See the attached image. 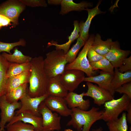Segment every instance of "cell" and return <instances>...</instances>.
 <instances>
[{
    "instance_id": "obj_20",
    "label": "cell",
    "mask_w": 131,
    "mask_h": 131,
    "mask_svg": "<svg viewBox=\"0 0 131 131\" xmlns=\"http://www.w3.org/2000/svg\"><path fill=\"white\" fill-rule=\"evenodd\" d=\"M31 70L8 78L4 95L11 90L25 83H29Z\"/></svg>"
},
{
    "instance_id": "obj_18",
    "label": "cell",
    "mask_w": 131,
    "mask_h": 131,
    "mask_svg": "<svg viewBox=\"0 0 131 131\" xmlns=\"http://www.w3.org/2000/svg\"><path fill=\"white\" fill-rule=\"evenodd\" d=\"M18 121L32 125L36 131H42V121L41 116H38L29 113H22L15 115L7 125H11Z\"/></svg>"
},
{
    "instance_id": "obj_10",
    "label": "cell",
    "mask_w": 131,
    "mask_h": 131,
    "mask_svg": "<svg viewBox=\"0 0 131 131\" xmlns=\"http://www.w3.org/2000/svg\"><path fill=\"white\" fill-rule=\"evenodd\" d=\"M84 73L77 69L65 70L60 75L61 81L69 92L73 91L83 81L85 77Z\"/></svg>"
},
{
    "instance_id": "obj_19",
    "label": "cell",
    "mask_w": 131,
    "mask_h": 131,
    "mask_svg": "<svg viewBox=\"0 0 131 131\" xmlns=\"http://www.w3.org/2000/svg\"><path fill=\"white\" fill-rule=\"evenodd\" d=\"M61 5L59 14L63 15L72 11H82L88 7H92L93 4L87 1H83L76 3L72 0H62Z\"/></svg>"
},
{
    "instance_id": "obj_16",
    "label": "cell",
    "mask_w": 131,
    "mask_h": 131,
    "mask_svg": "<svg viewBox=\"0 0 131 131\" xmlns=\"http://www.w3.org/2000/svg\"><path fill=\"white\" fill-rule=\"evenodd\" d=\"M84 92L80 94L73 91L68 92L66 97L64 98L68 108L71 109L78 108L84 111L88 110L90 106V101L89 99H84Z\"/></svg>"
},
{
    "instance_id": "obj_37",
    "label": "cell",
    "mask_w": 131,
    "mask_h": 131,
    "mask_svg": "<svg viewBox=\"0 0 131 131\" xmlns=\"http://www.w3.org/2000/svg\"><path fill=\"white\" fill-rule=\"evenodd\" d=\"M11 22L10 20L6 17L0 15V28L3 26H7Z\"/></svg>"
},
{
    "instance_id": "obj_5",
    "label": "cell",
    "mask_w": 131,
    "mask_h": 131,
    "mask_svg": "<svg viewBox=\"0 0 131 131\" xmlns=\"http://www.w3.org/2000/svg\"><path fill=\"white\" fill-rule=\"evenodd\" d=\"M94 37L93 34L89 36L78 56L72 63L66 65L65 70H78L85 73L88 77L95 76L96 73L92 70L87 57L88 52L92 45Z\"/></svg>"
},
{
    "instance_id": "obj_4",
    "label": "cell",
    "mask_w": 131,
    "mask_h": 131,
    "mask_svg": "<svg viewBox=\"0 0 131 131\" xmlns=\"http://www.w3.org/2000/svg\"><path fill=\"white\" fill-rule=\"evenodd\" d=\"M131 99L127 95L123 94L119 98L106 102L101 120L107 122L118 118L121 113L127 111L131 104Z\"/></svg>"
},
{
    "instance_id": "obj_34",
    "label": "cell",
    "mask_w": 131,
    "mask_h": 131,
    "mask_svg": "<svg viewBox=\"0 0 131 131\" xmlns=\"http://www.w3.org/2000/svg\"><path fill=\"white\" fill-rule=\"evenodd\" d=\"M25 6L35 7H46L47 4L44 0H20Z\"/></svg>"
},
{
    "instance_id": "obj_3",
    "label": "cell",
    "mask_w": 131,
    "mask_h": 131,
    "mask_svg": "<svg viewBox=\"0 0 131 131\" xmlns=\"http://www.w3.org/2000/svg\"><path fill=\"white\" fill-rule=\"evenodd\" d=\"M64 51L57 49L49 52L44 59V67L49 79L60 75L65 71L67 62Z\"/></svg>"
},
{
    "instance_id": "obj_41",
    "label": "cell",
    "mask_w": 131,
    "mask_h": 131,
    "mask_svg": "<svg viewBox=\"0 0 131 131\" xmlns=\"http://www.w3.org/2000/svg\"><path fill=\"white\" fill-rule=\"evenodd\" d=\"M64 131H73L72 130L70 129H65Z\"/></svg>"
},
{
    "instance_id": "obj_21",
    "label": "cell",
    "mask_w": 131,
    "mask_h": 131,
    "mask_svg": "<svg viewBox=\"0 0 131 131\" xmlns=\"http://www.w3.org/2000/svg\"><path fill=\"white\" fill-rule=\"evenodd\" d=\"M73 25L74 26V30L70 36L68 37V40L67 42L63 44H57V41L53 40L48 43L47 47L51 46H54L55 47L56 49L63 50L65 55L69 50L72 43L79 37L80 29L79 21L77 20L74 21Z\"/></svg>"
},
{
    "instance_id": "obj_36",
    "label": "cell",
    "mask_w": 131,
    "mask_h": 131,
    "mask_svg": "<svg viewBox=\"0 0 131 131\" xmlns=\"http://www.w3.org/2000/svg\"><path fill=\"white\" fill-rule=\"evenodd\" d=\"M118 70L121 73L131 70V56L124 60L123 65L118 68Z\"/></svg>"
},
{
    "instance_id": "obj_6",
    "label": "cell",
    "mask_w": 131,
    "mask_h": 131,
    "mask_svg": "<svg viewBox=\"0 0 131 131\" xmlns=\"http://www.w3.org/2000/svg\"><path fill=\"white\" fill-rule=\"evenodd\" d=\"M38 110L42 118V131H58L61 130V117L57 113L52 112L45 105L44 101L39 106Z\"/></svg>"
},
{
    "instance_id": "obj_9",
    "label": "cell",
    "mask_w": 131,
    "mask_h": 131,
    "mask_svg": "<svg viewBox=\"0 0 131 131\" xmlns=\"http://www.w3.org/2000/svg\"><path fill=\"white\" fill-rule=\"evenodd\" d=\"M48 96L46 94L40 97L32 98L30 97L27 93L20 99L21 106L19 109L15 112V115L22 113H27L41 117L39 112V106Z\"/></svg>"
},
{
    "instance_id": "obj_24",
    "label": "cell",
    "mask_w": 131,
    "mask_h": 131,
    "mask_svg": "<svg viewBox=\"0 0 131 131\" xmlns=\"http://www.w3.org/2000/svg\"><path fill=\"white\" fill-rule=\"evenodd\" d=\"M112 83L114 89L115 90L122 85L131 82V70L124 73L120 72L118 68H114Z\"/></svg>"
},
{
    "instance_id": "obj_14",
    "label": "cell",
    "mask_w": 131,
    "mask_h": 131,
    "mask_svg": "<svg viewBox=\"0 0 131 131\" xmlns=\"http://www.w3.org/2000/svg\"><path fill=\"white\" fill-rule=\"evenodd\" d=\"M102 0H99L96 6L92 9L88 8L85 9L88 13V16L86 21L84 22L83 20L79 23L80 29L79 37L85 42L88 39L89 35V31L92 20L96 16L100 14L105 13L106 12L101 11L99 8Z\"/></svg>"
},
{
    "instance_id": "obj_15",
    "label": "cell",
    "mask_w": 131,
    "mask_h": 131,
    "mask_svg": "<svg viewBox=\"0 0 131 131\" xmlns=\"http://www.w3.org/2000/svg\"><path fill=\"white\" fill-rule=\"evenodd\" d=\"M113 75L114 73L106 72L101 71L99 75L85 77L84 81L96 83L99 86L108 90L114 96L115 91L112 83Z\"/></svg>"
},
{
    "instance_id": "obj_35",
    "label": "cell",
    "mask_w": 131,
    "mask_h": 131,
    "mask_svg": "<svg viewBox=\"0 0 131 131\" xmlns=\"http://www.w3.org/2000/svg\"><path fill=\"white\" fill-rule=\"evenodd\" d=\"M115 92L120 94L122 93L127 95L131 99V82L125 84L116 89Z\"/></svg>"
},
{
    "instance_id": "obj_12",
    "label": "cell",
    "mask_w": 131,
    "mask_h": 131,
    "mask_svg": "<svg viewBox=\"0 0 131 131\" xmlns=\"http://www.w3.org/2000/svg\"><path fill=\"white\" fill-rule=\"evenodd\" d=\"M131 53L129 50H123L121 49L119 42H113L110 50L104 56L112 64L114 68H118L122 65L124 60Z\"/></svg>"
},
{
    "instance_id": "obj_17",
    "label": "cell",
    "mask_w": 131,
    "mask_h": 131,
    "mask_svg": "<svg viewBox=\"0 0 131 131\" xmlns=\"http://www.w3.org/2000/svg\"><path fill=\"white\" fill-rule=\"evenodd\" d=\"M60 75L49 79L47 94L48 96L64 98L68 91L62 82Z\"/></svg>"
},
{
    "instance_id": "obj_32",
    "label": "cell",
    "mask_w": 131,
    "mask_h": 131,
    "mask_svg": "<svg viewBox=\"0 0 131 131\" xmlns=\"http://www.w3.org/2000/svg\"><path fill=\"white\" fill-rule=\"evenodd\" d=\"M26 45V41L22 39H20L18 42L11 43H5L0 41V54L1 52H3L11 54L10 51L14 47L17 46H25Z\"/></svg>"
},
{
    "instance_id": "obj_31",
    "label": "cell",
    "mask_w": 131,
    "mask_h": 131,
    "mask_svg": "<svg viewBox=\"0 0 131 131\" xmlns=\"http://www.w3.org/2000/svg\"><path fill=\"white\" fill-rule=\"evenodd\" d=\"M5 128L7 131H36L32 125L18 121L9 125H7Z\"/></svg>"
},
{
    "instance_id": "obj_39",
    "label": "cell",
    "mask_w": 131,
    "mask_h": 131,
    "mask_svg": "<svg viewBox=\"0 0 131 131\" xmlns=\"http://www.w3.org/2000/svg\"><path fill=\"white\" fill-rule=\"evenodd\" d=\"M62 0H48V3L49 4L52 5H61Z\"/></svg>"
},
{
    "instance_id": "obj_13",
    "label": "cell",
    "mask_w": 131,
    "mask_h": 131,
    "mask_svg": "<svg viewBox=\"0 0 131 131\" xmlns=\"http://www.w3.org/2000/svg\"><path fill=\"white\" fill-rule=\"evenodd\" d=\"M44 102L51 111L56 112L63 116H68L72 113L71 109L68 107L64 98L48 96Z\"/></svg>"
},
{
    "instance_id": "obj_27",
    "label": "cell",
    "mask_w": 131,
    "mask_h": 131,
    "mask_svg": "<svg viewBox=\"0 0 131 131\" xmlns=\"http://www.w3.org/2000/svg\"><path fill=\"white\" fill-rule=\"evenodd\" d=\"M126 114L123 112L119 118L107 122L109 131H128Z\"/></svg>"
},
{
    "instance_id": "obj_28",
    "label": "cell",
    "mask_w": 131,
    "mask_h": 131,
    "mask_svg": "<svg viewBox=\"0 0 131 131\" xmlns=\"http://www.w3.org/2000/svg\"><path fill=\"white\" fill-rule=\"evenodd\" d=\"M31 69L30 62L22 64L11 63L7 71L8 78L21 74L25 72L30 70Z\"/></svg>"
},
{
    "instance_id": "obj_1",
    "label": "cell",
    "mask_w": 131,
    "mask_h": 131,
    "mask_svg": "<svg viewBox=\"0 0 131 131\" xmlns=\"http://www.w3.org/2000/svg\"><path fill=\"white\" fill-rule=\"evenodd\" d=\"M42 56L32 58L31 75L27 94L32 98L40 97L47 94L49 78L45 70Z\"/></svg>"
},
{
    "instance_id": "obj_33",
    "label": "cell",
    "mask_w": 131,
    "mask_h": 131,
    "mask_svg": "<svg viewBox=\"0 0 131 131\" xmlns=\"http://www.w3.org/2000/svg\"><path fill=\"white\" fill-rule=\"evenodd\" d=\"M87 57L89 63L96 62L105 57L95 51L91 46L88 52Z\"/></svg>"
},
{
    "instance_id": "obj_26",
    "label": "cell",
    "mask_w": 131,
    "mask_h": 131,
    "mask_svg": "<svg viewBox=\"0 0 131 131\" xmlns=\"http://www.w3.org/2000/svg\"><path fill=\"white\" fill-rule=\"evenodd\" d=\"M1 55L8 61L18 64L30 62L32 58L29 56L24 55L16 48L14 50V53L12 54L3 52Z\"/></svg>"
},
{
    "instance_id": "obj_25",
    "label": "cell",
    "mask_w": 131,
    "mask_h": 131,
    "mask_svg": "<svg viewBox=\"0 0 131 131\" xmlns=\"http://www.w3.org/2000/svg\"><path fill=\"white\" fill-rule=\"evenodd\" d=\"M11 63L0 54V97L4 95L8 79L7 71Z\"/></svg>"
},
{
    "instance_id": "obj_7",
    "label": "cell",
    "mask_w": 131,
    "mask_h": 131,
    "mask_svg": "<svg viewBox=\"0 0 131 131\" xmlns=\"http://www.w3.org/2000/svg\"><path fill=\"white\" fill-rule=\"evenodd\" d=\"M25 5L19 0H9L0 5V15L9 19L15 26L18 24L19 17L24 10Z\"/></svg>"
},
{
    "instance_id": "obj_22",
    "label": "cell",
    "mask_w": 131,
    "mask_h": 131,
    "mask_svg": "<svg viewBox=\"0 0 131 131\" xmlns=\"http://www.w3.org/2000/svg\"><path fill=\"white\" fill-rule=\"evenodd\" d=\"M113 41L111 38L102 40L100 35L97 33L94 37L91 46L94 50L100 55L104 56L109 51Z\"/></svg>"
},
{
    "instance_id": "obj_2",
    "label": "cell",
    "mask_w": 131,
    "mask_h": 131,
    "mask_svg": "<svg viewBox=\"0 0 131 131\" xmlns=\"http://www.w3.org/2000/svg\"><path fill=\"white\" fill-rule=\"evenodd\" d=\"M71 109V119L66 125L72 126L77 131H90L93 124L101 120L103 111L95 107L89 111L83 110L78 108Z\"/></svg>"
},
{
    "instance_id": "obj_40",
    "label": "cell",
    "mask_w": 131,
    "mask_h": 131,
    "mask_svg": "<svg viewBox=\"0 0 131 131\" xmlns=\"http://www.w3.org/2000/svg\"><path fill=\"white\" fill-rule=\"evenodd\" d=\"M92 131H103V129L101 127H100L96 129L92 130Z\"/></svg>"
},
{
    "instance_id": "obj_11",
    "label": "cell",
    "mask_w": 131,
    "mask_h": 131,
    "mask_svg": "<svg viewBox=\"0 0 131 131\" xmlns=\"http://www.w3.org/2000/svg\"><path fill=\"white\" fill-rule=\"evenodd\" d=\"M88 89L84 92V96L92 98L94 103L99 106L104 105L106 102L114 99V97L108 90L91 82L86 83Z\"/></svg>"
},
{
    "instance_id": "obj_8",
    "label": "cell",
    "mask_w": 131,
    "mask_h": 131,
    "mask_svg": "<svg viewBox=\"0 0 131 131\" xmlns=\"http://www.w3.org/2000/svg\"><path fill=\"white\" fill-rule=\"evenodd\" d=\"M21 106V102H8L5 95L0 97V131H5L4 128L6 123L11 120L15 115V110L19 109Z\"/></svg>"
},
{
    "instance_id": "obj_23",
    "label": "cell",
    "mask_w": 131,
    "mask_h": 131,
    "mask_svg": "<svg viewBox=\"0 0 131 131\" xmlns=\"http://www.w3.org/2000/svg\"><path fill=\"white\" fill-rule=\"evenodd\" d=\"M28 89L26 83L12 89L5 95L6 100L10 103L18 102L27 93Z\"/></svg>"
},
{
    "instance_id": "obj_30",
    "label": "cell",
    "mask_w": 131,
    "mask_h": 131,
    "mask_svg": "<svg viewBox=\"0 0 131 131\" xmlns=\"http://www.w3.org/2000/svg\"><path fill=\"white\" fill-rule=\"evenodd\" d=\"M85 42L80 37L77 38L76 43L65 55L67 63H70L74 60L80 49L84 45Z\"/></svg>"
},
{
    "instance_id": "obj_29",
    "label": "cell",
    "mask_w": 131,
    "mask_h": 131,
    "mask_svg": "<svg viewBox=\"0 0 131 131\" xmlns=\"http://www.w3.org/2000/svg\"><path fill=\"white\" fill-rule=\"evenodd\" d=\"M92 70L100 69L104 72L114 73V68L110 62L105 57L98 61L90 63Z\"/></svg>"
},
{
    "instance_id": "obj_38",
    "label": "cell",
    "mask_w": 131,
    "mask_h": 131,
    "mask_svg": "<svg viewBox=\"0 0 131 131\" xmlns=\"http://www.w3.org/2000/svg\"><path fill=\"white\" fill-rule=\"evenodd\" d=\"M126 111L127 113L126 114L127 121L130 124L131 123V104L130 105Z\"/></svg>"
}]
</instances>
